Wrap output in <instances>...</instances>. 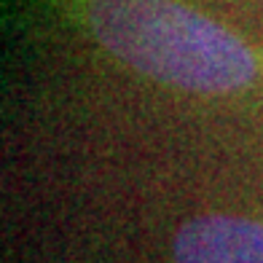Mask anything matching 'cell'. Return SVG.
I'll list each match as a JSON object with an SVG mask.
<instances>
[{
  "label": "cell",
  "instance_id": "7a4b0ae2",
  "mask_svg": "<svg viewBox=\"0 0 263 263\" xmlns=\"http://www.w3.org/2000/svg\"><path fill=\"white\" fill-rule=\"evenodd\" d=\"M175 263H263V223L234 215L188 220L175 236Z\"/></svg>",
  "mask_w": 263,
  "mask_h": 263
},
{
  "label": "cell",
  "instance_id": "6da1fadb",
  "mask_svg": "<svg viewBox=\"0 0 263 263\" xmlns=\"http://www.w3.org/2000/svg\"><path fill=\"white\" fill-rule=\"evenodd\" d=\"M89 25L113 57L170 86L226 94L255 76L242 41L175 0H91Z\"/></svg>",
  "mask_w": 263,
  "mask_h": 263
}]
</instances>
